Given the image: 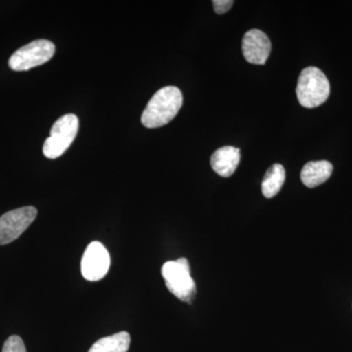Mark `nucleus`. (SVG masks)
I'll list each match as a JSON object with an SVG mask.
<instances>
[{
    "label": "nucleus",
    "mask_w": 352,
    "mask_h": 352,
    "mask_svg": "<svg viewBox=\"0 0 352 352\" xmlns=\"http://www.w3.org/2000/svg\"><path fill=\"white\" fill-rule=\"evenodd\" d=\"M183 96L179 88L166 87L160 89L143 111L141 122L147 129H157L171 122L182 107Z\"/></svg>",
    "instance_id": "1"
},
{
    "label": "nucleus",
    "mask_w": 352,
    "mask_h": 352,
    "mask_svg": "<svg viewBox=\"0 0 352 352\" xmlns=\"http://www.w3.org/2000/svg\"><path fill=\"white\" fill-rule=\"evenodd\" d=\"M330 89L325 74L316 67H307L298 78L296 96L302 107L316 108L327 101Z\"/></svg>",
    "instance_id": "2"
},
{
    "label": "nucleus",
    "mask_w": 352,
    "mask_h": 352,
    "mask_svg": "<svg viewBox=\"0 0 352 352\" xmlns=\"http://www.w3.org/2000/svg\"><path fill=\"white\" fill-rule=\"evenodd\" d=\"M166 288L176 298L191 303L195 298L197 288L193 278L190 275L189 261L182 258L175 261H166L162 267Z\"/></svg>",
    "instance_id": "3"
},
{
    "label": "nucleus",
    "mask_w": 352,
    "mask_h": 352,
    "mask_svg": "<svg viewBox=\"0 0 352 352\" xmlns=\"http://www.w3.org/2000/svg\"><path fill=\"white\" fill-rule=\"evenodd\" d=\"M78 131V119L74 113H67L58 119L51 127L50 136L43 145V154L47 159L61 157L73 141Z\"/></svg>",
    "instance_id": "4"
},
{
    "label": "nucleus",
    "mask_w": 352,
    "mask_h": 352,
    "mask_svg": "<svg viewBox=\"0 0 352 352\" xmlns=\"http://www.w3.org/2000/svg\"><path fill=\"white\" fill-rule=\"evenodd\" d=\"M55 45L46 39H38L15 51L9 59V67L13 71H29L41 66L54 56Z\"/></svg>",
    "instance_id": "5"
},
{
    "label": "nucleus",
    "mask_w": 352,
    "mask_h": 352,
    "mask_svg": "<svg viewBox=\"0 0 352 352\" xmlns=\"http://www.w3.org/2000/svg\"><path fill=\"white\" fill-rule=\"evenodd\" d=\"M38 210L24 207L10 210L0 217V245L17 240L36 219Z\"/></svg>",
    "instance_id": "6"
},
{
    "label": "nucleus",
    "mask_w": 352,
    "mask_h": 352,
    "mask_svg": "<svg viewBox=\"0 0 352 352\" xmlns=\"http://www.w3.org/2000/svg\"><path fill=\"white\" fill-rule=\"evenodd\" d=\"M110 264V254L105 245L100 242L90 243L82 256V276L88 281H99L107 275Z\"/></svg>",
    "instance_id": "7"
},
{
    "label": "nucleus",
    "mask_w": 352,
    "mask_h": 352,
    "mask_svg": "<svg viewBox=\"0 0 352 352\" xmlns=\"http://www.w3.org/2000/svg\"><path fill=\"white\" fill-rule=\"evenodd\" d=\"M242 50L249 63L264 65L271 52L270 39L261 30L252 29L245 32L243 38Z\"/></svg>",
    "instance_id": "8"
},
{
    "label": "nucleus",
    "mask_w": 352,
    "mask_h": 352,
    "mask_svg": "<svg viewBox=\"0 0 352 352\" xmlns=\"http://www.w3.org/2000/svg\"><path fill=\"white\" fill-rule=\"evenodd\" d=\"M241 160L239 148L226 146L219 148L210 157L212 170L222 177H230L237 170Z\"/></svg>",
    "instance_id": "9"
},
{
    "label": "nucleus",
    "mask_w": 352,
    "mask_h": 352,
    "mask_svg": "<svg viewBox=\"0 0 352 352\" xmlns=\"http://www.w3.org/2000/svg\"><path fill=\"white\" fill-rule=\"evenodd\" d=\"M333 173V164L328 161L309 162L303 166L300 179L309 188L319 186L327 182Z\"/></svg>",
    "instance_id": "10"
},
{
    "label": "nucleus",
    "mask_w": 352,
    "mask_h": 352,
    "mask_svg": "<svg viewBox=\"0 0 352 352\" xmlns=\"http://www.w3.org/2000/svg\"><path fill=\"white\" fill-rule=\"evenodd\" d=\"M131 340L129 333H117L97 340L88 352H127Z\"/></svg>",
    "instance_id": "11"
},
{
    "label": "nucleus",
    "mask_w": 352,
    "mask_h": 352,
    "mask_svg": "<svg viewBox=\"0 0 352 352\" xmlns=\"http://www.w3.org/2000/svg\"><path fill=\"white\" fill-rule=\"evenodd\" d=\"M286 177L284 166L282 164H275L271 166L264 175L261 190L266 198L270 199L276 196L283 187Z\"/></svg>",
    "instance_id": "12"
},
{
    "label": "nucleus",
    "mask_w": 352,
    "mask_h": 352,
    "mask_svg": "<svg viewBox=\"0 0 352 352\" xmlns=\"http://www.w3.org/2000/svg\"><path fill=\"white\" fill-rule=\"evenodd\" d=\"M2 352H27L24 342L19 336H11L4 342Z\"/></svg>",
    "instance_id": "13"
},
{
    "label": "nucleus",
    "mask_w": 352,
    "mask_h": 352,
    "mask_svg": "<svg viewBox=\"0 0 352 352\" xmlns=\"http://www.w3.org/2000/svg\"><path fill=\"white\" fill-rule=\"evenodd\" d=\"M212 4H214L215 13L221 15V14L226 13L227 11L230 10L234 1L232 0H214Z\"/></svg>",
    "instance_id": "14"
}]
</instances>
